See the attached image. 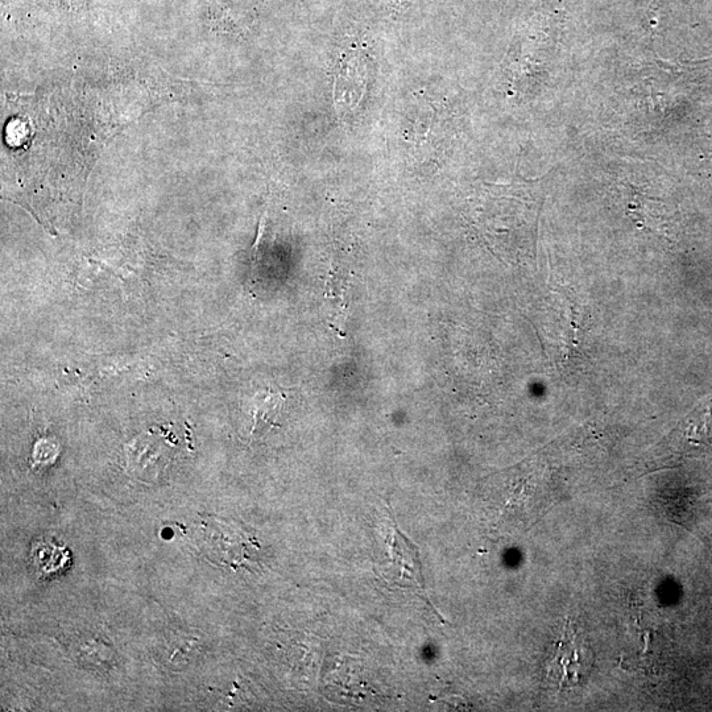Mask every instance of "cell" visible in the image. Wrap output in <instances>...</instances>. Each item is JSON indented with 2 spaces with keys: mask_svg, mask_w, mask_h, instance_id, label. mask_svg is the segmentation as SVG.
I'll list each match as a JSON object with an SVG mask.
<instances>
[{
  "mask_svg": "<svg viewBox=\"0 0 712 712\" xmlns=\"http://www.w3.org/2000/svg\"><path fill=\"white\" fill-rule=\"evenodd\" d=\"M594 661L589 641L579 632L577 625L567 620L552 660L546 666V676L556 683L558 690L571 689L590 676Z\"/></svg>",
  "mask_w": 712,
  "mask_h": 712,
  "instance_id": "1",
  "label": "cell"
},
{
  "mask_svg": "<svg viewBox=\"0 0 712 712\" xmlns=\"http://www.w3.org/2000/svg\"><path fill=\"white\" fill-rule=\"evenodd\" d=\"M167 455L165 445L161 444L155 437H148L147 434L136 438L127 449L128 466L135 474H144L146 471H157L163 469V458Z\"/></svg>",
  "mask_w": 712,
  "mask_h": 712,
  "instance_id": "2",
  "label": "cell"
},
{
  "mask_svg": "<svg viewBox=\"0 0 712 712\" xmlns=\"http://www.w3.org/2000/svg\"><path fill=\"white\" fill-rule=\"evenodd\" d=\"M285 396L281 392L271 391L258 393L254 397V407H252V415H254V426H252V436L262 437L276 424L279 418L281 409H283Z\"/></svg>",
  "mask_w": 712,
  "mask_h": 712,
  "instance_id": "3",
  "label": "cell"
}]
</instances>
